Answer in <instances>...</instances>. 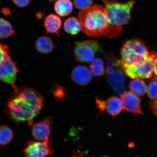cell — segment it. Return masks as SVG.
<instances>
[{"label":"cell","mask_w":157,"mask_h":157,"mask_svg":"<svg viewBox=\"0 0 157 157\" xmlns=\"http://www.w3.org/2000/svg\"><path fill=\"white\" fill-rule=\"evenodd\" d=\"M6 102L4 113L7 117L17 124L27 121L31 126L44 106V99L34 88L21 86L14 89Z\"/></svg>","instance_id":"1"},{"label":"cell","mask_w":157,"mask_h":157,"mask_svg":"<svg viewBox=\"0 0 157 157\" xmlns=\"http://www.w3.org/2000/svg\"><path fill=\"white\" fill-rule=\"evenodd\" d=\"M105 5L109 26L106 37L115 38L123 32V26L128 24L131 19V10L134 5L133 0L125 3L116 1L101 0Z\"/></svg>","instance_id":"2"},{"label":"cell","mask_w":157,"mask_h":157,"mask_svg":"<svg viewBox=\"0 0 157 157\" xmlns=\"http://www.w3.org/2000/svg\"><path fill=\"white\" fill-rule=\"evenodd\" d=\"M78 17L82 30L87 36L105 37L109 24L105 7L98 5L90 6L82 10Z\"/></svg>","instance_id":"3"},{"label":"cell","mask_w":157,"mask_h":157,"mask_svg":"<svg viewBox=\"0 0 157 157\" xmlns=\"http://www.w3.org/2000/svg\"><path fill=\"white\" fill-rule=\"evenodd\" d=\"M121 65H131L147 59L150 52L146 43L141 39L132 38L124 42L120 48Z\"/></svg>","instance_id":"4"},{"label":"cell","mask_w":157,"mask_h":157,"mask_svg":"<svg viewBox=\"0 0 157 157\" xmlns=\"http://www.w3.org/2000/svg\"><path fill=\"white\" fill-rule=\"evenodd\" d=\"M157 52H150L148 58L143 61L131 65L121 66L124 73L132 78H149L154 75Z\"/></svg>","instance_id":"5"},{"label":"cell","mask_w":157,"mask_h":157,"mask_svg":"<svg viewBox=\"0 0 157 157\" xmlns=\"http://www.w3.org/2000/svg\"><path fill=\"white\" fill-rule=\"evenodd\" d=\"M107 59L108 80L114 90L117 93H121L125 88V78L120 66L121 61L113 55H108Z\"/></svg>","instance_id":"6"},{"label":"cell","mask_w":157,"mask_h":157,"mask_svg":"<svg viewBox=\"0 0 157 157\" xmlns=\"http://www.w3.org/2000/svg\"><path fill=\"white\" fill-rule=\"evenodd\" d=\"M100 48L99 43L96 40L76 42L74 50L76 60L81 62H91L93 60L95 54Z\"/></svg>","instance_id":"7"},{"label":"cell","mask_w":157,"mask_h":157,"mask_svg":"<svg viewBox=\"0 0 157 157\" xmlns=\"http://www.w3.org/2000/svg\"><path fill=\"white\" fill-rule=\"evenodd\" d=\"M18 67L16 63L12 59L10 55L0 63V81L11 85L13 89L15 85Z\"/></svg>","instance_id":"8"},{"label":"cell","mask_w":157,"mask_h":157,"mask_svg":"<svg viewBox=\"0 0 157 157\" xmlns=\"http://www.w3.org/2000/svg\"><path fill=\"white\" fill-rule=\"evenodd\" d=\"M49 139L44 142L30 141L26 143L23 152L25 157H46L52 154Z\"/></svg>","instance_id":"9"},{"label":"cell","mask_w":157,"mask_h":157,"mask_svg":"<svg viewBox=\"0 0 157 157\" xmlns=\"http://www.w3.org/2000/svg\"><path fill=\"white\" fill-rule=\"evenodd\" d=\"M54 117L48 116L33 125L32 134L36 140L44 141L49 139L51 133V126L53 123Z\"/></svg>","instance_id":"10"},{"label":"cell","mask_w":157,"mask_h":157,"mask_svg":"<svg viewBox=\"0 0 157 157\" xmlns=\"http://www.w3.org/2000/svg\"><path fill=\"white\" fill-rule=\"evenodd\" d=\"M121 98L124 109L133 113H141L142 109L139 96L132 91H128L123 92Z\"/></svg>","instance_id":"11"},{"label":"cell","mask_w":157,"mask_h":157,"mask_svg":"<svg viewBox=\"0 0 157 157\" xmlns=\"http://www.w3.org/2000/svg\"><path fill=\"white\" fill-rule=\"evenodd\" d=\"M71 78L76 84L86 86L91 81L92 74L89 69L86 67L79 66L74 68L72 72Z\"/></svg>","instance_id":"12"},{"label":"cell","mask_w":157,"mask_h":157,"mask_svg":"<svg viewBox=\"0 0 157 157\" xmlns=\"http://www.w3.org/2000/svg\"><path fill=\"white\" fill-rule=\"evenodd\" d=\"M123 109L122 101L118 98L111 97L105 101V109L112 116L114 117L119 114Z\"/></svg>","instance_id":"13"},{"label":"cell","mask_w":157,"mask_h":157,"mask_svg":"<svg viewBox=\"0 0 157 157\" xmlns=\"http://www.w3.org/2000/svg\"><path fill=\"white\" fill-rule=\"evenodd\" d=\"M61 25V20L56 15L49 14L45 19L44 25L47 32L58 34V31Z\"/></svg>","instance_id":"14"},{"label":"cell","mask_w":157,"mask_h":157,"mask_svg":"<svg viewBox=\"0 0 157 157\" xmlns=\"http://www.w3.org/2000/svg\"><path fill=\"white\" fill-rule=\"evenodd\" d=\"M35 47L39 52L42 54H48L52 52L54 48V44L50 37L43 36L37 39Z\"/></svg>","instance_id":"15"},{"label":"cell","mask_w":157,"mask_h":157,"mask_svg":"<svg viewBox=\"0 0 157 157\" xmlns=\"http://www.w3.org/2000/svg\"><path fill=\"white\" fill-rule=\"evenodd\" d=\"M55 10L58 15L65 17L73 10V5L70 0H57L55 4Z\"/></svg>","instance_id":"16"},{"label":"cell","mask_w":157,"mask_h":157,"mask_svg":"<svg viewBox=\"0 0 157 157\" xmlns=\"http://www.w3.org/2000/svg\"><path fill=\"white\" fill-rule=\"evenodd\" d=\"M130 91L139 97H142L147 93V86L144 80L141 78H134L131 80L129 85Z\"/></svg>","instance_id":"17"},{"label":"cell","mask_w":157,"mask_h":157,"mask_svg":"<svg viewBox=\"0 0 157 157\" xmlns=\"http://www.w3.org/2000/svg\"><path fill=\"white\" fill-rule=\"evenodd\" d=\"M64 29L68 34L74 35L80 32L82 27L78 20L75 17H72L68 18L65 21Z\"/></svg>","instance_id":"18"},{"label":"cell","mask_w":157,"mask_h":157,"mask_svg":"<svg viewBox=\"0 0 157 157\" xmlns=\"http://www.w3.org/2000/svg\"><path fill=\"white\" fill-rule=\"evenodd\" d=\"M15 33L12 25L9 21L0 18V40L13 36Z\"/></svg>","instance_id":"19"},{"label":"cell","mask_w":157,"mask_h":157,"mask_svg":"<svg viewBox=\"0 0 157 157\" xmlns=\"http://www.w3.org/2000/svg\"><path fill=\"white\" fill-rule=\"evenodd\" d=\"M90 71L95 77L103 76L105 74V68L103 60L101 58L94 59L90 66Z\"/></svg>","instance_id":"20"},{"label":"cell","mask_w":157,"mask_h":157,"mask_svg":"<svg viewBox=\"0 0 157 157\" xmlns=\"http://www.w3.org/2000/svg\"><path fill=\"white\" fill-rule=\"evenodd\" d=\"M13 133L11 129L5 125L0 126V145H6L12 140Z\"/></svg>","instance_id":"21"},{"label":"cell","mask_w":157,"mask_h":157,"mask_svg":"<svg viewBox=\"0 0 157 157\" xmlns=\"http://www.w3.org/2000/svg\"><path fill=\"white\" fill-rule=\"evenodd\" d=\"M147 94L151 100L157 99V78L155 77L151 80L147 88Z\"/></svg>","instance_id":"22"},{"label":"cell","mask_w":157,"mask_h":157,"mask_svg":"<svg viewBox=\"0 0 157 157\" xmlns=\"http://www.w3.org/2000/svg\"><path fill=\"white\" fill-rule=\"evenodd\" d=\"M56 99L58 101L63 100L66 97V91L65 88L58 84H54L51 90Z\"/></svg>","instance_id":"23"},{"label":"cell","mask_w":157,"mask_h":157,"mask_svg":"<svg viewBox=\"0 0 157 157\" xmlns=\"http://www.w3.org/2000/svg\"><path fill=\"white\" fill-rule=\"evenodd\" d=\"M93 4V0H74V4L78 9L83 10L90 6Z\"/></svg>","instance_id":"24"},{"label":"cell","mask_w":157,"mask_h":157,"mask_svg":"<svg viewBox=\"0 0 157 157\" xmlns=\"http://www.w3.org/2000/svg\"><path fill=\"white\" fill-rule=\"evenodd\" d=\"M9 50L7 45L0 43V63L9 56Z\"/></svg>","instance_id":"25"},{"label":"cell","mask_w":157,"mask_h":157,"mask_svg":"<svg viewBox=\"0 0 157 157\" xmlns=\"http://www.w3.org/2000/svg\"><path fill=\"white\" fill-rule=\"evenodd\" d=\"M13 3L19 7H24L27 6L31 0H12Z\"/></svg>","instance_id":"26"},{"label":"cell","mask_w":157,"mask_h":157,"mask_svg":"<svg viewBox=\"0 0 157 157\" xmlns=\"http://www.w3.org/2000/svg\"><path fill=\"white\" fill-rule=\"evenodd\" d=\"M150 106L152 113L157 117V99L150 101Z\"/></svg>","instance_id":"27"},{"label":"cell","mask_w":157,"mask_h":157,"mask_svg":"<svg viewBox=\"0 0 157 157\" xmlns=\"http://www.w3.org/2000/svg\"><path fill=\"white\" fill-rule=\"evenodd\" d=\"M96 104H97L98 108L100 111V112L103 111L105 109V101L101 99L96 98Z\"/></svg>","instance_id":"28"},{"label":"cell","mask_w":157,"mask_h":157,"mask_svg":"<svg viewBox=\"0 0 157 157\" xmlns=\"http://www.w3.org/2000/svg\"><path fill=\"white\" fill-rule=\"evenodd\" d=\"M1 12L4 15L6 16H12L10 10L7 8H3L2 9Z\"/></svg>","instance_id":"29"},{"label":"cell","mask_w":157,"mask_h":157,"mask_svg":"<svg viewBox=\"0 0 157 157\" xmlns=\"http://www.w3.org/2000/svg\"><path fill=\"white\" fill-rule=\"evenodd\" d=\"M154 73L155 74V77L157 78V57L155 62Z\"/></svg>","instance_id":"30"},{"label":"cell","mask_w":157,"mask_h":157,"mask_svg":"<svg viewBox=\"0 0 157 157\" xmlns=\"http://www.w3.org/2000/svg\"><path fill=\"white\" fill-rule=\"evenodd\" d=\"M49 1H50L51 2H54L55 1H56V0H49Z\"/></svg>","instance_id":"31"},{"label":"cell","mask_w":157,"mask_h":157,"mask_svg":"<svg viewBox=\"0 0 157 157\" xmlns=\"http://www.w3.org/2000/svg\"><path fill=\"white\" fill-rule=\"evenodd\" d=\"M101 157H109V156H102Z\"/></svg>","instance_id":"32"},{"label":"cell","mask_w":157,"mask_h":157,"mask_svg":"<svg viewBox=\"0 0 157 157\" xmlns=\"http://www.w3.org/2000/svg\"></svg>","instance_id":"33"}]
</instances>
